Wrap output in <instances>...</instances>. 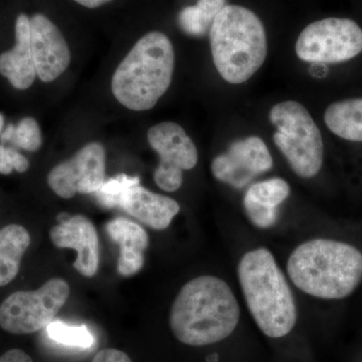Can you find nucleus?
Masks as SVG:
<instances>
[{
    "label": "nucleus",
    "mask_w": 362,
    "mask_h": 362,
    "mask_svg": "<svg viewBox=\"0 0 362 362\" xmlns=\"http://www.w3.org/2000/svg\"><path fill=\"white\" fill-rule=\"evenodd\" d=\"M240 319L239 300L226 280L202 275L188 281L175 297L169 325L178 341L206 346L226 340Z\"/></svg>",
    "instance_id": "1"
},
{
    "label": "nucleus",
    "mask_w": 362,
    "mask_h": 362,
    "mask_svg": "<svg viewBox=\"0 0 362 362\" xmlns=\"http://www.w3.org/2000/svg\"><path fill=\"white\" fill-rule=\"evenodd\" d=\"M286 275L307 296L342 300L361 284L362 252L341 240H306L288 257Z\"/></svg>",
    "instance_id": "2"
},
{
    "label": "nucleus",
    "mask_w": 362,
    "mask_h": 362,
    "mask_svg": "<svg viewBox=\"0 0 362 362\" xmlns=\"http://www.w3.org/2000/svg\"><path fill=\"white\" fill-rule=\"evenodd\" d=\"M245 303L259 329L270 338L287 337L296 326L298 307L292 286L273 252L265 247L245 252L237 266Z\"/></svg>",
    "instance_id": "3"
},
{
    "label": "nucleus",
    "mask_w": 362,
    "mask_h": 362,
    "mask_svg": "<svg viewBox=\"0 0 362 362\" xmlns=\"http://www.w3.org/2000/svg\"><path fill=\"white\" fill-rule=\"evenodd\" d=\"M175 63L170 40L160 32L147 33L116 69L111 83L114 97L130 110H150L168 90Z\"/></svg>",
    "instance_id": "4"
},
{
    "label": "nucleus",
    "mask_w": 362,
    "mask_h": 362,
    "mask_svg": "<svg viewBox=\"0 0 362 362\" xmlns=\"http://www.w3.org/2000/svg\"><path fill=\"white\" fill-rule=\"evenodd\" d=\"M209 39L214 66L230 84L247 82L267 58L265 28L246 7H223L211 25Z\"/></svg>",
    "instance_id": "5"
},
{
    "label": "nucleus",
    "mask_w": 362,
    "mask_h": 362,
    "mask_svg": "<svg viewBox=\"0 0 362 362\" xmlns=\"http://www.w3.org/2000/svg\"><path fill=\"white\" fill-rule=\"evenodd\" d=\"M270 120L278 130L274 142L295 175L301 178L318 175L323 164L322 135L303 105L281 102L271 109Z\"/></svg>",
    "instance_id": "6"
},
{
    "label": "nucleus",
    "mask_w": 362,
    "mask_h": 362,
    "mask_svg": "<svg viewBox=\"0 0 362 362\" xmlns=\"http://www.w3.org/2000/svg\"><path fill=\"white\" fill-rule=\"evenodd\" d=\"M70 286L52 278L32 291H16L0 304V328L11 334H32L45 329L66 304Z\"/></svg>",
    "instance_id": "7"
},
{
    "label": "nucleus",
    "mask_w": 362,
    "mask_h": 362,
    "mask_svg": "<svg viewBox=\"0 0 362 362\" xmlns=\"http://www.w3.org/2000/svg\"><path fill=\"white\" fill-rule=\"evenodd\" d=\"M298 58L311 63H340L362 52V30L349 18H329L312 23L296 42Z\"/></svg>",
    "instance_id": "8"
},
{
    "label": "nucleus",
    "mask_w": 362,
    "mask_h": 362,
    "mask_svg": "<svg viewBox=\"0 0 362 362\" xmlns=\"http://www.w3.org/2000/svg\"><path fill=\"white\" fill-rule=\"evenodd\" d=\"M148 142L160 156L154 181L168 192H176L183 183V171L197 166L199 152L194 141L178 124L162 122L148 131Z\"/></svg>",
    "instance_id": "9"
},
{
    "label": "nucleus",
    "mask_w": 362,
    "mask_h": 362,
    "mask_svg": "<svg viewBox=\"0 0 362 362\" xmlns=\"http://www.w3.org/2000/svg\"><path fill=\"white\" fill-rule=\"evenodd\" d=\"M106 153L100 143L93 142L78 150L69 160L49 171L47 183L62 199L77 194H96L105 182Z\"/></svg>",
    "instance_id": "10"
},
{
    "label": "nucleus",
    "mask_w": 362,
    "mask_h": 362,
    "mask_svg": "<svg viewBox=\"0 0 362 362\" xmlns=\"http://www.w3.org/2000/svg\"><path fill=\"white\" fill-rule=\"evenodd\" d=\"M273 168V158L268 147L259 137H247L230 145L225 153L211 162V173L216 180L242 189L257 176Z\"/></svg>",
    "instance_id": "11"
},
{
    "label": "nucleus",
    "mask_w": 362,
    "mask_h": 362,
    "mask_svg": "<svg viewBox=\"0 0 362 362\" xmlns=\"http://www.w3.org/2000/svg\"><path fill=\"white\" fill-rule=\"evenodd\" d=\"M30 49L37 76L42 82L56 80L70 65V47L65 37L44 14L30 18Z\"/></svg>",
    "instance_id": "12"
},
{
    "label": "nucleus",
    "mask_w": 362,
    "mask_h": 362,
    "mask_svg": "<svg viewBox=\"0 0 362 362\" xmlns=\"http://www.w3.org/2000/svg\"><path fill=\"white\" fill-rule=\"evenodd\" d=\"M59 220V225L52 226L49 230L52 244L59 249L76 250V270L84 277H94L100 259L99 239L94 223L81 214Z\"/></svg>",
    "instance_id": "13"
},
{
    "label": "nucleus",
    "mask_w": 362,
    "mask_h": 362,
    "mask_svg": "<svg viewBox=\"0 0 362 362\" xmlns=\"http://www.w3.org/2000/svg\"><path fill=\"white\" fill-rule=\"evenodd\" d=\"M291 188L280 177L259 181L247 188L243 206L250 223L259 230L274 228L280 216L279 206L289 197Z\"/></svg>",
    "instance_id": "14"
},
{
    "label": "nucleus",
    "mask_w": 362,
    "mask_h": 362,
    "mask_svg": "<svg viewBox=\"0 0 362 362\" xmlns=\"http://www.w3.org/2000/svg\"><path fill=\"white\" fill-rule=\"evenodd\" d=\"M0 74L18 90L32 87L37 77L30 49V18L25 13L16 21V45L0 54Z\"/></svg>",
    "instance_id": "15"
},
{
    "label": "nucleus",
    "mask_w": 362,
    "mask_h": 362,
    "mask_svg": "<svg viewBox=\"0 0 362 362\" xmlns=\"http://www.w3.org/2000/svg\"><path fill=\"white\" fill-rule=\"evenodd\" d=\"M121 209L156 230L169 228L180 211V206L175 199L150 192L140 185L128 190Z\"/></svg>",
    "instance_id": "16"
},
{
    "label": "nucleus",
    "mask_w": 362,
    "mask_h": 362,
    "mask_svg": "<svg viewBox=\"0 0 362 362\" xmlns=\"http://www.w3.org/2000/svg\"><path fill=\"white\" fill-rule=\"evenodd\" d=\"M106 232L120 247L117 270L123 277H131L144 265V252L149 235L141 226L125 218H114L106 225Z\"/></svg>",
    "instance_id": "17"
},
{
    "label": "nucleus",
    "mask_w": 362,
    "mask_h": 362,
    "mask_svg": "<svg viewBox=\"0 0 362 362\" xmlns=\"http://www.w3.org/2000/svg\"><path fill=\"white\" fill-rule=\"evenodd\" d=\"M30 242V233L23 226L11 223L0 228V287L16 278Z\"/></svg>",
    "instance_id": "18"
},
{
    "label": "nucleus",
    "mask_w": 362,
    "mask_h": 362,
    "mask_svg": "<svg viewBox=\"0 0 362 362\" xmlns=\"http://www.w3.org/2000/svg\"><path fill=\"white\" fill-rule=\"evenodd\" d=\"M326 125L335 135L362 142V98L331 104L324 114Z\"/></svg>",
    "instance_id": "19"
},
{
    "label": "nucleus",
    "mask_w": 362,
    "mask_h": 362,
    "mask_svg": "<svg viewBox=\"0 0 362 362\" xmlns=\"http://www.w3.org/2000/svg\"><path fill=\"white\" fill-rule=\"evenodd\" d=\"M226 0H199L197 6L185 7L178 16L183 32L192 37H204L211 30Z\"/></svg>",
    "instance_id": "20"
},
{
    "label": "nucleus",
    "mask_w": 362,
    "mask_h": 362,
    "mask_svg": "<svg viewBox=\"0 0 362 362\" xmlns=\"http://www.w3.org/2000/svg\"><path fill=\"white\" fill-rule=\"evenodd\" d=\"M45 329L49 337L59 344L78 349H89L94 344V337L85 325L70 326L61 321H52Z\"/></svg>",
    "instance_id": "21"
},
{
    "label": "nucleus",
    "mask_w": 362,
    "mask_h": 362,
    "mask_svg": "<svg viewBox=\"0 0 362 362\" xmlns=\"http://www.w3.org/2000/svg\"><path fill=\"white\" fill-rule=\"evenodd\" d=\"M138 185H140V180L137 176L117 175L105 180L103 185L95 194L98 202L106 209L121 207L128 190Z\"/></svg>",
    "instance_id": "22"
},
{
    "label": "nucleus",
    "mask_w": 362,
    "mask_h": 362,
    "mask_svg": "<svg viewBox=\"0 0 362 362\" xmlns=\"http://www.w3.org/2000/svg\"><path fill=\"white\" fill-rule=\"evenodd\" d=\"M11 142L26 151H37L42 146V137L37 120L32 117L21 119L20 123L14 127Z\"/></svg>",
    "instance_id": "23"
},
{
    "label": "nucleus",
    "mask_w": 362,
    "mask_h": 362,
    "mask_svg": "<svg viewBox=\"0 0 362 362\" xmlns=\"http://www.w3.org/2000/svg\"><path fill=\"white\" fill-rule=\"evenodd\" d=\"M30 168L28 158L11 147L0 145V175H8L16 170L23 173Z\"/></svg>",
    "instance_id": "24"
},
{
    "label": "nucleus",
    "mask_w": 362,
    "mask_h": 362,
    "mask_svg": "<svg viewBox=\"0 0 362 362\" xmlns=\"http://www.w3.org/2000/svg\"><path fill=\"white\" fill-rule=\"evenodd\" d=\"M90 362H132L129 356L121 350L105 349L100 350Z\"/></svg>",
    "instance_id": "25"
},
{
    "label": "nucleus",
    "mask_w": 362,
    "mask_h": 362,
    "mask_svg": "<svg viewBox=\"0 0 362 362\" xmlns=\"http://www.w3.org/2000/svg\"><path fill=\"white\" fill-rule=\"evenodd\" d=\"M0 362H33L32 357L23 350L13 349L0 356Z\"/></svg>",
    "instance_id": "26"
},
{
    "label": "nucleus",
    "mask_w": 362,
    "mask_h": 362,
    "mask_svg": "<svg viewBox=\"0 0 362 362\" xmlns=\"http://www.w3.org/2000/svg\"><path fill=\"white\" fill-rule=\"evenodd\" d=\"M81 6L88 7V8H97L104 6V4H109L112 0H74Z\"/></svg>",
    "instance_id": "27"
},
{
    "label": "nucleus",
    "mask_w": 362,
    "mask_h": 362,
    "mask_svg": "<svg viewBox=\"0 0 362 362\" xmlns=\"http://www.w3.org/2000/svg\"><path fill=\"white\" fill-rule=\"evenodd\" d=\"M4 117L0 113V135H1L2 129H4Z\"/></svg>",
    "instance_id": "28"
}]
</instances>
